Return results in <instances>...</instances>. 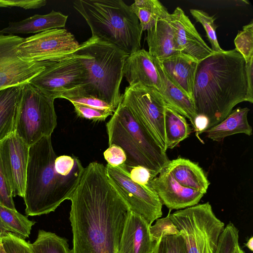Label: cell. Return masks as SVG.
Listing matches in <instances>:
<instances>
[{"label": "cell", "instance_id": "obj_1", "mask_svg": "<svg viewBox=\"0 0 253 253\" xmlns=\"http://www.w3.org/2000/svg\"><path fill=\"white\" fill-rule=\"evenodd\" d=\"M72 253H118L130 209L105 166L89 163L71 198Z\"/></svg>", "mask_w": 253, "mask_h": 253}, {"label": "cell", "instance_id": "obj_2", "mask_svg": "<svg viewBox=\"0 0 253 253\" xmlns=\"http://www.w3.org/2000/svg\"><path fill=\"white\" fill-rule=\"evenodd\" d=\"M193 101L197 116L208 119L209 128L224 119L238 104L253 103L242 55L235 49L223 50L198 62Z\"/></svg>", "mask_w": 253, "mask_h": 253}, {"label": "cell", "instance_id": "obj_3", "mask_svg": "<svg viewBox=\"0 0 253 253\" xmlns=\"http://www.w3.org/2000/svg\"><path fill=\"white\" fill-rule=\"evenodd\" d=\"M56 157L51 136L44 137L29 147L23 197L27 215L54 211L65 200H70L78 185L84 169L62 175L55 168Z\"/></svg>", "mask_w": 253, "mask_h": 253}, {"label": "cell", "instance_id": "obj_4", "mask_svg": "<svg viewBox=\"0 0 253 253\" xmlns=\"http://www.w3.org/2000/svg\"><path fill=\"white\" fill-rule=\"evenodd\" d=\"M74 53L85 66L88 78L84 85L65 93L92 96L117 108L122 100L120 88L129 55L93 37L80 44Z\"/></svg>", "mask_w": 253, "mask_h": 253}, {"label": "cell", "instance_id": "obj_5", "mask_svg": "<svg viewBox=\"0 0 253 253\" xmlns=\"http://www.w3.org/2000/svg\"><path fill=\"white\" fill-rule=\"evenodd\" d=\"M74 8L89 26L92 36L128 55L141 47L142 30L130 6L122 0H77Z\"/></svg>", "mask_w": 253, "mask_h": 253}, {"label": "cell", "instance_id": "obj_6", "mask_svg": "<svg viewBox=\"0 0 253 253\" xmlns=\"http://www.w3.org/2000/svg\"><path fill=\"white\" fill-rule=\"evenodd\" d=\"M106 126L109 145H117L126 154V167H143L157 176L169 161L121 101Z\"/></svg>", "mask_w": 253, "mask_h": 253}, {"label": "cell", "instance_id": "obj_7", "mask_svg": "<svg viewBox=\"0 0 253 253\" xmlns=\"http://www.w3.org/2000/svg\"><path fill=\"white\" fill-rule=\"evenodd\" d=\"M169 217L182 238L187 253H215L225 224L209 202L174 212Z\"/></svg>", "mask_w": 253, "mask_h": 253}, {"label": "cell", "instance_id": "obj_8", "mask_svg": "<svg viewBox=\"0 0 253 253\" xmlns=\"http://www.w3.org/2000/svg\"><path fill=\"white\" fill-rule=\"evenodd\" d=\"M54 101L29 83L22 86L15 133L29 146L55 128Z\"/></svg>", "mask_w": 253, "mask_h": 253}, {"label": "cell", "instance_id": "obj_9", "mask_svg": "<svg viewBox=\"0 0 253 253\" xmlns=\"http://www.w3.org/2000/svg\"><path fill=\"white\" fill-rule=\"evenodd\" d=\"M126 106L137 122L165 152L167 150L165 126L166 105L156 89L139 84L128 85L122 95Z\"/></svg>", "mask_w": 253, "mask_h": 253}, {"label": "cell", "instance_id": "obj_10", "mask_svg": "<svg viewBox=\"0 0 253 253\" xmlns=\"http://www.w3.org/2000/svg\"><path fill=\"white\" fill-rule=\"evenodd\" d=\"M88 78L85 66L74 53L51 62L29 83L55 100L68 91L84 85Z\"/></svg>", "mask_w": 253, "mask_h": 253}, {"label": "cell", "instance_id": "obj_11", "mask_svg": "<svg viewBox=\"0 0 253 253\" xmlns=\"http://www.w3.org/2000/svg\"><path fill=\"white\" fill-rule=\"evenodd\" d=\"M124 165L113 167L107 164L105 168L107 175L130 211L140 215L152 225L155 220L162 216L161 201L150 187L134 182Z\"/></svg>", "mask_w": 253, "mask_h": 253}, {"label": "cell", "instance_id": "obj_12", "mask_svg": "<svg viewBox=\"0 0 253 253\" xmlns=\"http://www.w3.org/2000/svg\"><path fill=\"white\" fill-rule=\"evenodd\" d=\"M79 46V43L71 33L59 28L24 38L17 51L22 58L28 61H53L73 54Z\"/></svg>", "mask_w": 253, "mask_h": 253}, {"label": "cell", "instance_id": "obj_13", "mask_svg": "<svg viewBox=\"0 0 253 253\" xmlns=\"http://www.w3.org/2000/svg\"><path fill=\"white\" fill-rule=\"evenodd\" d=\"M23 40L14 35H0V90L29 83L52 62L30 61L22 58L17 48Z\"/></svg>", "mask_w": 253, "mask_h": 253}, {"label": "cell", "instance_id": "obj_14", "mask_svg": "<svg viewBox=\"0 0 253 253\" xmlns=\"http://www.w3.org/2000/svg\"><path fill=\"white\" fill-rule=\"evenodd\" d=\"M29 146L15 133L0 141V157L13 197H23Z\"/></svg>", "mask_w": 253, "mask_h": 253}, {"label": "cell", "instance_id": "obj_15", "mask_svg": "<svg viewBox=\"0 0 253 253\" xmlns=\"http://www.w3.org/2000/svg\"><path fill=\"white\" fill-rule=\"evenodd\" d=\"M176 49L199 62L214 52L203 40L184 11L177 7L169 15Z\"/></svg>", "mask_w": 253, "mask_h": 253}, {"label": "cell", "instance_id": "obj_16", "mask_svg": "<svg viewBox=\"0 0 253 253\" xmlns=\"http://www.w3.org/2000/svg\"><path fill=\"white\" fill-rule=\"evenodd\" d=\"M159 174L150 181L149 186L157 194L162 205L170 211L197 205L204 196L200 192L179 184L164 169Z\"/></svg>", "mask_w": 253, "mask_h": 253}, {"label": "cell", "instance_id": "obj_17", "mask_svg": "<svg viewBox=\"0 0 253 253\" xmlns=\"http://www.w3.org/2000/svg\"><path fill=\"white\" fill-rule=\"evenodd\" d=\"M151 225L143 217L130 211L124 227L118 253H155L158 243L151 234Z\"/></svg>", "mask_w": 253, "mask_h": 253}, {"label": "cell", "instance_id": "obj_18", "mask_svg": "<svg viewBox=\"0 0 253 253\" xmlns=\"http://www.w3.org/2000/svg\"><path fill=\"white\" fill-rule=\"evenodd\" d=\"M123 76L129 85L139 84L158 91L161 88V79L153 58L144 49H140L128 56L124 66Z\"/></svg>", "mask_w": 253, "mask_h": 253}, {"label": "cell", "instance_id": "obj_19", "mask_svg": "<svg viewBox=\"0 0 253 253\" xmlns=\"http://www.w3.org/2000/svg\"><path fill=\"white\" fill-rule=\"evenodd\" d=\"M159 63L168 79L193 100L198 61L179 52Z\"/></svg>", "mask_w": 253, "mask_h": 253}, {"label": "cell", "instance_id": "obj_20", "mask_svg": "<svg viewBox=\"0 0 253 253\" xmlns=\"http://www.w3.org/2000/svg\"><path fill=\"white\" fill-rule=\"evenodd\" d=\"M163 169L169 172L182 186L204 194L207 193L210 183L197 164L187 159L178 158L169 160Z\"/></svg>", "mask_w": 253, "mask_h": 253}, {"label": "cell", "instance_id": "obj_21", "mask_svg": "<svg viewBox=\"0 0 253 253\" xmlns=\"http://www.w3.org/2000/svg\"><path fill=\"white\" fill-rule=\"evenodd\" d=\"M68 16L52 10L44 15L35 14L18 22H9L8 26L0 30V35L40 33L65 26Z\"/></svg>", "mask_w": 253, "mask_h": 253}, {"label": "cell", "instance_id": "obj_22", "mask_svg": "<svg viewBox=\"0 0 253 253\" xmlns=\"http://www.w3.org/2000/svg\"><path fill=\"white\" fill-rule=\"evenodd\" d=\"M153 59L161 79L159 92L166 105L187 118L193 126L197 115L193 100L168 79L159 62Z\"/></svg>", "mask_w": 253, "mask_h": 253}, {"label": "cell", "instance_id": "obj_23", "mask_svg": "<svg viewBox=\"0 0 253 253\" xmlns=\"http://www.w3.org/2000/svg\"><path fill=\"white\" fill-rule=\"evenodd\" d=\"M169 17V15L159 19L147 30L146 41L148 52L153 58L159 62L179 53L175 47Z\"/></svg>", "mask_w": 253, "mask_h": 253}, {"label": "cell", "instance_id": "obj_24", "mask_svg": "<svg viewBox=\"0 0 253 253\" xmlns=\"http://www.w3.org/2000/svg\"><path fill=\"white\" fill-rule=\"evenodd\" d=\"M249 111L247 107H239L232 110L222 121L205 131L207 136L213 141H221L235 134L252 135V127L247 118Z\"/></svg>", "mask_w": 253, "mask_h": 253}, {"label": "cell", "instance_id": "obj_25", "mask_svg": "<svg viewBox=\"0 0 253 253\" xmlns=\"http://www.w3.org/2000/svg\"><path fill=\"white\" fill-rule=\"evenodd\" d=\"M23 85L0 90V141L15 133Z\"/></svg>", "mask_w": 253, "mask_h": 253}, {"label": "cell", "instance_id": "obj_26", "mask_svg": "<svg viewBox=\"0 0 253 253\" xmlns=\"http://www.w3.org/2000/svg\"><path fill=\"white\" fill-rule=\"evenodd\" d=\"M34 220L0 203V235L10 232L25 239L29 237Z\"/></svg>", "mask_w": 253, "mask_h": 253}, {"label": "cell", "instance_id": "obj_27", "mask_svg": "<svg viewBox=\"0 0 253 253\" xmlns=\"http://www.w3.org/2000/svg\"><path fill=\"white\" fill-rule=\"evenodd\" d=\"M129 6L137 17L142 31H147L159 19L169 14L167 8L158 0H136Z\"/></svg>", "mask_w": 253, "mask_h": 253}, {"label": "cell", "instance_id": "obj_28", "mask_svg": "<svg viewBox=\"0 0 253 253\" xmlns=\"http://www.w3.org/2000/svg\"><path fill=\"white\" fill-rule=\"evenodd\" d=\"M165 126L167 149H173L189 137L191 131L185 117L166 106Z\"/></svg>", "mask_w": 253, "mask_h": 253}, {"label": "cell", "instance_id": "obj_29", "mask_svg": "<svg viewBox=\"0 0 253 253\" xmlns=\"http://www.w3.org/2000/svg\"><path fill=\"white\" fill-rule=\"evenodd\" d=\"M32 246L35 253H72L67 239L43 230H39Z\"/></svg>", "mask_w": 253, "mask_h": 253}, {"label": "cell", "instance_id": "obj_30", "mask_svg": "<svg viewBox=\"0 0 253 253\" xmlns=\"http://www.w3.org/2000/svg\"><path fill=\"white\" fill-rule=\"evenodd\" d=\"M190 12L195 20L203 25L212 51L217 53L223 51L218 42L216 34L217 25L214 23L215 18L214 16H210L203 10L196 9H191Z\"/></svg>", "mask_w": 253, "mask_h": 253}, {"label": "cell", "instance_id": "obj_31", "mask_svg": "<svg viewBox=\"0 0 253 253\" xmlns=\"http://www.w3.org/2000/svg\"><path fill=\"white\" fill-rule=\"evenodd\" d=\"M234 43L235 49L244 58L246 63L253 58V21L243 27L237 35Z\"/></svg>", "mask_w": 253, "mask_h": 253}, {"label": "cell", "instance_id": "obj_32", "mask_svg": "<svg viewBox=\"0 0 253 253\" xmlns=\"http://www.w3.org/2000/svg\"><path fill=\"white\" fill-rule=\"evenodd\" d=\"M239 229L231 222L225 226L221 234L215 253H235L238 247Z\"/></svg>", "mask_w": 253, "mask_h": 253}, {"label": "cell", "instance_id": "obj_33", "mask_svg": "<svg viewBox=\"0 0 253 253\" xmlns=\"http://www.w3.org/2000/svg\"><path fill=\"white\" fill-rule=\"evenodd\" d=\"M0 236L7 253H35L32 244L17 235L6 232Z\"/></svg>", "mask_w": 253, "mask_h": 253}, {"label": "cell", "instance_id": "obj_34", "mask_svg": "<svg viewBox=\"0 0 253 253\" xmlns=\"http://www.w3.org/2000/svg\"><path fill=\"white\" fill-rule=\"evenodd\" d=\"M155 253H187V251L180 234H172L160 240Z\"/></svg>", "mask_w": 253, "mask_h": 253}, {"label": "cell", "instance_id": "obj_35", "mask_svg": "<svg viewBox=\"0 0 253 253\" xmlns=\"http://www.w3.org/2000/svg\"><path fill=\"white\" fill-rule=\"evenodd\" d=\"M61 98L69 101L72 104L83 105L101 110L114 113L116 108L99 99L87 95L64 93Z\"/></svg>", "mask_w": 253, "mask_h": 253}, {"label": "cell", "instance_id": "obj_36", "mask_svg": "<svg viewBox=\"0 0 253 253\" xmlns=\"http://www.w3.org/2000/svg\"><path fill=\"white\" fill-rule=\"evenodd\" d=\"M169 212L167 216L156 219L154 225H151L150 231L154 240L159 242L160 240L166 235L179 234L175 226L169 217Z\"/></svg>", "mask_w": 253, "mask_h": 253}, {"label": "cell", "instance_id": "obj_37", "mask_svg": "<svg viewBox=\"0 0 253 253\" xmlns=\"http://www.w3.org/2000/svg\"><path fill=\"white\" fill-rule=\"evenodd\" d=\"M75 111L79 117L92 120L94 122L104 121L113 113L96 108L78 104H73Z\"/></svg>", "mask_w": 253, "mask_h": 253}, {"label": "cell", "instance_id": "obj_38", "mask_svg": "<svg viewBox=\"0 0 253 253\" xmlns=\"http://www.w3.org/2000/svg\"><path fill=\"white\" fill-rule=\"evenodd\" d=\"M104 158L107 164L113 167L123 166L126 160L124 151L120 146L111 144L103 153Z\"/></svg>", "mask_w": 253, "mask_h": 253}, {"label": "cell", "instance_id": "obj_39", "mask_svg": "<svg viewBox=\"0 0 253 253\" xmlns=\"http://www.w3.org/2000/svg\"><path fill=\"white\" fill-rule=\"evenodd\" d=\"M125 169L129 172L130 178L135 182L145 186H149L150 181L156 176L145 167L136 166Z\"/></svg>", "mask_w": 253, "mask_h": 253}, {"label": "cell", "instance_id": "obj_40", "mask_svg": "<svg viewBox=\"0 0 253 253\" xmlns=\"http://www.w3.org/2000/svg\"><path fill=\"white\" fill-rule=\"evenodd\" d=\"M10 187L3 171L0 157V203L4 206L15 210Z\"/></svg>", "mask_w": 253, "mask_h": 253}, {"label": "cell", "instance_id": "obj_41", "mask_svg": "<svg viewBox=\"0 0 253 253\" xmlns=\"http://www.w3.org/2000/svg\"><path fill=\"white\" fill-rule=\"evenodd\" d=\"M45 0H0V7H18L25 9H38L44 6Z\"/></svg>", "mask_w": 253, "mask_h": 253}, {"label": "cell", "instance_id": "obj_42", "mask_svg": "<svg viewBox=\"0 0 253 253\" xmlns=\"http://www.w3.org/2000/svg\"><path fill=\"white\" fill-rule=\"evenodd\" d=\"M193 128L196 132L197 137L200 134L205 132L209 129V121L208 119L202 115H197L193 126Z\"/></svg>", "mask_w": 253, "mask_h": 253}, {"label": "cell", "instance_id": "obj_43", "mask_svg": "<svg viewBox=\"0 0 253 253\" xmlns=\"http://www.w3.org/2000/svg\"><path fill=\"white\" fill-rule=\"evenodd\" d=\"M246 73L249 96L253 99V58L246 63Z\"/></svg>", "mask_w": 253, "mask_h": 253}, {"label": "cell", "instance_id": "obj_44", "mask_svg": "<svg viewBox=\"0 0 253 253\" xmlns=\"http://www.w3.org/2000/svg\"><path fill=\"white\" fill-rule=\"evenodd\" d=\"M246 246L251 251H253V237H252L245 244Z\"/></svg>", "mask_w": 253, "mask_h": 253}, {"label": "cell", "instance_id": "obj_45", "mask_svg": "<svg viewBox=\"0 0 253 253\" xmlns=\"http://www.w3.org/2000/svg\"><path fill=\"white\" fill-rule=\"evenodd\" d=\"M0 253H7L2 246L0 236Z\"/></svg>", "mask_w": 253, "mask_h": 253}, {"label": "cell", "instance_id": "obj_46", "mask_svg": "<svg viewBox=\"0 0 253 253\" xmlns=\"http://www.w3.org/2000/svg\"><path fill=\"white\" fill-rule=\"evenodd\" d=\"M235 253H246L244 250H243L239 246L236 251Z\"/></svg>", "mask_w": 253, "mask_h": 253}]
</instances>
